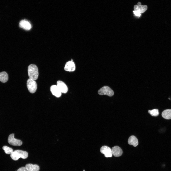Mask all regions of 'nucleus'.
<instances>
[{"label": "nucleus", "instance_id": "obj_12", "mask_svg": "<svg viewBox=\"0 0 171 171\" xmlns=\"http://www.w3.org/2000/svg\"><path fill=\"white\" fill-rule=\"evenodd\" d=\"M112 153L116 157H119L122 155L123 151L119 147L115 146L113 147L111 149Z\"/></svg>", "mask_w": 171, "mask_h": 171}, {"label": "nucleus", "instance_id": "obj_2", "mask_svg": "<svg viewBox=\"0 0 171 171\" xmlns=\"http://www.w3.org/2000/svg\"><path fill=\"white\" fill-rule=\"evenodd\" d=\"M28 156V153L27 152L18 150L13 151L10 155L11 158L14 160H17L20 158L25 159Z\"/></svg>", "mask_w": 171, "mask_h": 171}, {"label": "nucleus", "instance_id": "obj_11", "mask_svg": "<svg viewBox=\"0 0 171 171\" xmlns=\"http://www.w3.org/2000/svg\"><path fill=\"white\" fill-rule=\"evenodd\" d=\"M19 27L26 30H29L31 28V25L29 22L25 20H21L19 24Z\"/></svg>", "mask_w": 171, "mask_h": 171}, {"label": "nucleus", "instance_id": "obj_4", "mask_svg": "<svg viewBox=\"0 0 171 171\" xmlns=\"http://www.w3.org/2000/svg\"><path fill=\"white\" fill-rule=\"evenodd\" d=\"M27 88L30 92L33 93L36 91L37 86L35 80L29 78L27 80Z\"/></svg>", "mask_w": 171, "mask_h": 171}, {"label": "nucleus", "instance_id": "obj_7", "mask_svg": "<svg viewBox=\"0 0 171 171\" xmlns=\"http://www.w3.org/2000/svg\"><path fill=\"white\" fill-rule=\"evenodd\" d=\"M100 152L104 154L106 157H111L112 156L111 149L109 147L104 146H102L100 149Z\"/></svg>", "mask_w": 171, "mask_h": 171}, {"label": "nucleus", "instance_id": "obj_3", "mask_svg": "<svg viewBox=\"0 0 171 171\" xmlns=\"http://www.w3.org/2000/svg\"><path fill=\"white\" fill-rule=\"evenodd\" d=\"M98 94L101 95H104L109 96H112L114 93L112 90L109 87L105 86L100 89L98 91Z\"/></svg>", "mask_w": 171, "mask_h": 171}, {"label": "nucleus", "instance_id": "obj_9", "mask_svg": "<svg viewBox=\"0 0 171 171\" xmlns=\"http://www.w3.org/2000/svg\"><path fill=\"white\" fill-rule=\"evenodd\" d=\"M50 90L52 94L57 97H60L61 95V92L57 86L53 85L50 87Z\"/></svg>", "mask_w": 171, "mask_h": 171}, {"label": "nucleus", "instance_id": "obj_16", "mask_svg": "<svg viewBox=\"0 0 171 171\" xmlns=\"http://www.w3.org/2000/svg\"><path fill=\"white\" fill-rule=\"evenodd\" d=\"M8 79V76L7 73L5 71L0 73V81L2 82H6Z\"/></svg>", "mask_w": 171, "mask_h": 171}, {"label": "nucleus", "instance_id": "obj_8", "mask_svg": "<svg viewBox=\"0 0 171 171\" xmlns=\"http://www.w3.org/2000/svg\"><path fill=\"white\" fill-rule=\"evenodd\" d=\"M57 86L61 93H66L68 91V87L66 85L63 81H58L57 82Z\"/></svg>", "mask_w": 171, "mask_h": 171}, {"label": "nucleus", "instance_id": "obj_5", "mask_svg": "<svg viewBox=\"0 0 171 171\" xmlns=\"http://www.w3.org/2000/svg\"><path fill=\"white\" fill-rule=\"evenodd\" d=\"M8 141L10 144L14 146H20L22 144V142L21 140L14 138V134L13 133L9 136Z\"/></svg>", "mask_w": 171, "mask_h": 171}, {"label": "nucleus", "instance_id": "obj_20", "mask_svg": "<svg viewBox=\"0 0 171 171\" xmlns=\"http://www.w3.org/2000/svg\"><path fill=\"white\" fill-rule=\"evenodd\" d=\"M133 12L135 15L136 16H138L139 17L141 15V14L134 10L133 11Z\"/></svg>", "mask_w": 171, "mask_h": 171}, {"label": "nucleus", "instance_id": "obj_18", "mask_svg": "<svg viewBox=\"0 0 171 171\" xmlns=\"http://www.w3.org/2000/svg\"><path fill=\"white\" fill-rule=\"evenodd\" d=\"M148 113L152 116H157L159 114L158 110L157 109H154L152 110H149Z\"/></svg>", "mask_w": 171, "mask_h": 171}, {"label": "nucleus", "instance_id": "obj_1", "mask_svg": "<svg viewBox=\"0 0 171 171\" xmlns=\"http://www.w3.org/2000/svg\"><path fill=\"white\" fill-rule=\"evenodd\" d=\"M28 73L29 78L34 80L38 79L39 73L38 69L36 65H30L28 67Z\"/></svg>", "mask_w": 171, "mask_h": 171}, {"label": "nucleus", "instance_id": "obj_10", "mask_svg": "<svg viewBox=\"0 0 171 171\" xmlns=\"http://www.w3.org/2000/svg\"><path fill=\"white\" fill-rule=\"evenodd\" d=\"M75 69V66L74 63L73 61H69L66 64L64 70L66 71L70 72L73 71Z\"/></svg>", "mask_w": 171, "mask_h": 171}, {"label": "nucleus", "instance_id": "obj_14", "mask_svg": "<svg viewBox=\"0 0 171 171\" xmlns=\"http://www.w3.org/2000/svg\"><path fill=\"white\" fill-rule=\"evenodd\" d=\"M128 142L129 145H132L135 147L137 146L138 144V140L137 138L133 135L131 136L129 138Z\"/></svg>", "mask_w": 171, "mask_h": 171}, {"label": "nucleus", "instance_id": "obj_6", "mask_svg": "<svg viewBox=\"0 0 171 171\" xmlns=\"http://www.w3.org/2000/svg\"><path fill=\"white\" fill-rule=\"evenodd\" d=\"M147 7L146 5H142L141 2H138L137 4L135 5L134 6V11L140 14L144 12L147 10Z\"/></svg>", "mask_w": 171, "mask_h": 171}, {"label": "nucleus", "instance_id": "obj_13", "mask_svg": "<svg viewBox=\"0 0 171 171\" xmlns=\"http://www.w3.org/2000/svg\"><path fill=\"white\" fill-rule=\"evenodd\" d=\"M25 167L28 171H39L40 169L39 166L37 164H27Z\"/></svg>", "mask_w": 171, "mask_h": 171}, {"label": "nucleus", "instance_id": "obj_19", "mask_svg": "<svg viewBox=\"0 0 171 171\" xmlns=\"http://www.w3.org/2000/svg\"><path fill=\"white\" fill-rule=\"evenodd\" d=\"M17 171H28L25 167H22L18 169Z\"/></svg>", "mask_w": 171, "mask_h": 171}, {"label": "nucleus", "instance_id": "obj_15", "mask_svg": "<svg viewBox=\"0 0 171 171\" xmlns=\"http://www.w3.org/2000/svg\"><path fill=\"white\" fill-rule=\"evenodd\" d=\"M162 117L166 119H171V109H167L163 111L162 113Z\"/></svg>", "mask_w": 171, "mask_h": 171}, {"label": "nucleus", "instance_id": "obj_21", "mask_svg": "<svg viewBox=\"0 0 171 171\" xmlns=\"http://www.w3.org/2000/svg\"><path fill=\"white\" fill-rule=\"evenodd\" d=\"M71 61H73V60L72 59H71Z\"/></svg>", "mask_w": 171, "mask_h": 171}, {"label": "nucleus", "instance_id": "obj_17", "mask_svg": "<svg viewBox=\"0 0 171 171\" xmlns=\"http://www.w3.org/2000/svg\"><path fill=\"white\" fill-rule=\"evenodd\" d=\"M2 149L5 153L7 154H11L13 151L12 148L6 146H4L2 147Z\"/></svg>", "mask_w": 171, "mask_h": 171}]
</instances>
